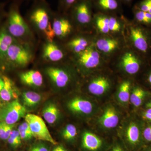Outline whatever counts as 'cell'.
<instances>
[{"mask_svg":"<svg viewBox=\"0 0 151 151\" xmlns=\"http://www.w3.org/2000/svg\"><path fill=\"white\" fill-rule=\"evenodd\" d=\"M78 61L80 65L85 68H94L100 63V54L93 46H88L79 53Z\"/></svg>","mask_w":151,"mask_h":151,"instance_id":"52a82bcc","label":"cell"},{"mask_svg":"<svg viewBox=\"0 0 151 151\" xmlns=\"http://www.w3.org/2000/svg\"><path fill=\"white\" fill-rule=\"evenodd\" d=\"M18 130L20 136L22 139L29 140L31 139L33 137L32 134L29 133L27 131H26L22 127L21 125H20L18 127Z\"/></svg>","mask_w":151,"mask_h":151,"instance_id":"d6a6232c","label":"cell"},{"mask_svg":"<svg viewBox=\"0 0 151 151\" xmlns=\"http://www.w3.org/2000/svg\"><path fill=\"white\" fill-rule=\"evenodd\" d=\"M96 5L99 9L105 11H114L119 9L118 0H95Z\"/></svg>","mask_w":151,"mask_h":151,"instance_id":"d4e9b609","label":"cell"},{"mask_svg":"<svg viewBox=\"0 0 151 151\" xmlns=\"http://www.w3.org/2000/svg\"><path fill=\"white\" fill-rule=\"evenodd\" d=\"M46 73L52 82L59 88L65 87L70 80L68 73L58 68L49 67L46 69Z\"/></svg>","mask_w":151,"mask_h":151,"instance_id":"9c48e42d","label":"cell"},{"mask_svg":"<svg viewBox=\"0 0 151 151\" xmlns=\"http://www.w3.org/2000/svg\"><path fill=\"white\" fill-rule=\"evenodd\" d=\"M135 17L138 21L145 23H149L147 19L146 18L145 12L141 10L137 11L135 14Z\"/></svg>","mask_w":151,"mask_h":151,"instance_id":"836d02e7","label":"cell"},{"mask_svg":"<svg viewBox=\"0 0 151 151\" xmlns=\"http://www.w3.org/2000/svg\"><path fill=\"white\" fill-rule=\"evenodd\" d=\"M111 151H125V150L119 145H116L113 147Z\"/></svg>","mask_w":151,"mask_h":151,"instance_id":"ab89813d","label":"cell"},{"mask_svg":"<svg viewBox=\"0 0 151 151\" xmlns=\"http://www.w3.org/2000/svg\"><path fill=\"white\" fill-rule=\"evenodd\" d=\"M53 14L45 0L34 1L28 13L30 21L37 29L44 35L48 41H53L55 37L51 23Z\"/></svg>","mask_w":151,"mask_h":151,"instance_id":"6da1fadb","label":"cell"},{"mask_svg":"<svg viewBox=\"0 0 151 151\" xmlns=\"http://www.w3.org/2000/svg\"><path fill=\"white\" fill-rule=\"evenodd\" d=\"M25 108L16 99L0 108V122L14 125L26 115Z\"/></svg>","mask_w":151,"mask_h":151,"instance_id":"277c9868","label":"cell"},{"mask_svg":"<svg viewBox=\"0 0 151 151\" xmlns=\"http://www.w3.org/2000/svg\"><path fill=\"white\" fill-rule=\"evenodd\" d=\"M124 1L127 2H129L131 1L132 0H123Z\"/></svg>","mask_w":151,"mask_h":151,"instance_id":"c3c4849f","label":"cell"},{"mask_svg":"<svg viewBox=\"0 0 151 151\" xmlns=\"http://www.w3.org/2000/svg\"><path fill=\"white\" fill-rule=\"evenodd\" d=\"M24 118L25 122L29 125L33 137L38 140L47 141L54 145L57 144L41 117L35 114H27Z\"/></svg>","mask_w":151,"mask_h":151,"instance_id":"3957f363","label":"cell"},{"mask_svg":"<svg viewBox=\"0 0 151 151\" xmlns=\"http://www.w3.org/2000/svg\"><path fill=\"white\" fill-rule=\"evenodd\" d=\"M71 8L73 15L79 23L86 24L90 22L91 10L89 0H77Z\"/></svg>","mask_w":151,"mask_h":151,"instance_id":"8992f818","label":"cell"},{"mask_svg":"<svg viewBox=\"0 0 151 151\" xmlns=\"http://www.w3.org/2000/svg\"><path fill=\"white\" fill-rule=\"evenodd\" d=\"M52 151H67L63 147L61 146H58L55 148Z\"/></svg>","mask_w":151,"mask_h":151,"instance_id":"b9f144b4","label":"cell"},{"mask_svg":"<svg viewBox=\"0 0 151 151\" xmlns=\"http://www.w3.org/2000/svg\"><path fill=\"white\" fill-rule=\"evenodd\" d=\"M64 52L53 41L47 42L44 45L42 57L51 62H57L64 57Z\"/></svg>","mask_w":151,"mask_h":151,"instance_id":"30bf717a","label":"cell"},{"mask_svg":"<svg viewBox=\"0 0 151 151\" xmlns=\"http://www.w3.org/2000/svg\"><path fill=\"white\" fill-rule=\"evenodd\" d=\"M143 136L145 140L151 143V126L147 127L144 130Z\"/></svg>","mask_w":151,"mask_h":151,"instance_id":"e575fe53","label":"cell"},{"mask_svg":"<svg viewBox=\"0 0 151 151\" xmlns=\"http://www.w3.org/2000/svg\"><path fill=\"white\" fill-rule=\"evenodd\" d=\"M0 65H1V64H0Z\"/></svg>","mask_w":151,"mask_h":151,"instance_id":"f907efd6","label":"cell"},{"mask_svg":"<svg viewBox=\"0 0 151 151\" xmlns=\"http://www.w3.org/2000/svg\"><path fill=\"white\" fill-rule=\"evenodd\" d=\"M9 137L12 138L14 139H15L16 140L19 141V142H21L22 139L21 138L20 136L18 130H13L12 132H11Z\"/></svg>","mask_w":151,"mask_h":151,"instance_id":"d590c367","label":"cell"},{"mask_svg":"<svg viewBox=\"0 0 151 151\" xmlns=\"http://www.w3.org/2000/svg\"><path fill=\"white\" fill-rule=\"evenodd\" d=\"M30 151H49L48 149L43 145H37L33 146Z\"/></svg>","mask_w":151,"mask_h":151,"instance_id":"8d00e7d4","label":"cell"},{"mask_svg":"<svg viewBox=\"0 0 151 151\" xmlns=\"http://www.w3.org/2000/svg\"><path fill=\"white\" fill-rule=\"evenodd\" d=\"M131 35L135 47L143 52H147L148 45L142 31L137 28H132L131 29Z\"/></svg>","mask_w":151,"mask_h":151,"instance_id":"2e32d148","label":"cell"},{"mask_svg":"<svg viewBox=\"0 0 151 151\" xmlns=\"http://www.w3.org/2000/svg\"><path fill=\"white\" fill-rule=\"evenodd\" d=\"M52 22V30L55 36L62 38L67 36L71 32L72 25L70 21L57 13L53 14Z\"/></svg>","mask_w":151,"mask_h":151,"instance_id":"ba28073f","label":"cell"},{"mask_svg":"<svg viewBox=\"0 0 151 151\" xmlns=\"http://www.w3.org/2000/svg\"><path fill=\"white\" fill-rule=\"evenodd\" d=\"M103 141L97 135L89 132L83 134L82 139V147L89 151L99 150L103 146Z\"/></svg>","mask_w":151,"mask_h":151,"instance_id":"7c38bea8","label":"cell"},{"mask_svg":"<svg viewBox=\"0 0 151 151\" xmlns=\"http://www.w3.org/2000/svg\"><path fill=\"white\" fill-rule=\"evenodd\" d=\"M110 87V83L108 79L104 77L94 79L88 86L89 92L95 95H101L105 93Z\"/></svg>","mask_w":151,"mask_h":151,"instance_id":"e0dca14e","label":"cell"},{"mask_svg":"<svg viewBox=\"0 0 151 151\" xmlns=\"http://www.w3.org/2000/svg\"><path fill=\"white\" fill-rule=\"evenodd\" d=\"M145 96V91L140 88L137 87L134 89L130 95V100L135 107H139L142 103Z\"/></svg>","mask_w":151,"mask_h":151,"instance_id":"4316f807","label":"cell"},{"mask_svg":"<svg viewBox=\"0 0 151 151\" xmlns=\"http://www.w3.org/2000/svg\"><path fill=\"white\" fill-rule=\"evenodd\" d=\"M14 125L0 122V139L2 140H7L13 130Z\"/></svg>","mask_w":151,"mask_h":151,"instance_id":"f1b7e54d","label":"cell"},{"mask_svg":"<svg viewBox=\"0 0 151 151\" xmlns=\"http://www.w3.org/2000/svg\"><path fill=\"white\" fill-rule=\"evenodd\" d=\"M130 83L129 81H124L119 87L118 98L122 103H127L130 100Z\"/></svg>","mask_w":151,"mask_h":151,"instance_id":"484cf974","label":"cell"},{"mask_svg":"<svg viewBox=\"0 0 151 151\" xmlns=\"http://www.w3.org/2000/svg\"><path fill=\"white\" fill-rule=\"evenodd\" d=\"M58 108L54 104H49L44 108L42 113L44 119L49 124H54L59 116Z\"/></svg>","mask_w":151,"mask_h":151,"instance_id":"7402d4cb","label":"cell"},{"mask_svg":"<svg viewBox=\"0 0 151 151\" xmlns=\"http://www.w3.org/2000/svg\"><path fill=\"white\" fill-rule=\"evenodd\" d=\"M122 64L125 71L130 74L137 73L140 68L139 60L131 52H127L123 56Z\"/></svg>","mask_w":151,"mask_h":151,"instance_id":"9a60e30c","label":"cell"},{"mask_svg":"<svg viewBox=\"0 0 151 151\" xmlns=\"http://www.w3.org/2000/svg\"><path fill=\"white\" fill-rule=\"evenodd\" d=\"M22 98L25 105L32 107L40 102L41 97L36 92L29 91L23 93Z\"/></svg>","mask_w":151,"mask_h":151,"instance_id":"cb8c5ba5","label":"cell"},{"mask_svg":"<svg viewBox=\"0 0 151 151\" xmlns=\"http://www.w3.org/2000/svg\"><path fill=\"white\" fill-rule=\"evenodd\" d=\"M14 43V37L7 29H2L0 30V58L6 57L9 48Z\"/></svg>","mask_w":151,"mask_h":151,"instance_id":"ac0fdd59","label":"cell"},{"mask_svg":"<svg viewBox=\"0 0 151 151\" xmlns=\"http://www.w3.org/2000/svg\"><path fill=\"white\" fill-rule=\"evenodd\" d=\"M109 19L107 16L99 15L96 18L97 27L102 33L107 34L109 32Z\"/></svg>","mask_w":151,"mask_h":151,"instance_id":"83f0119b","label":"cell"},{"mask_svg":"<svg viewBox=\"0 0 151 151\" xmlns=\"http://www.w3.org/2000/svg\"><path fill=\"white\" fill-rule=\"evenodd\" d=\"M77 0H59V9L60 11L67 10L70 8Z\"/></svg>","mask_w":151,"mask_h":151,"instance_id":"4dcf8cb0","label":"cell"},{"mask_svg":"<svg viewBox=\"0 0 151 151\" xmlns=\"http://www.w3.org/2000/svg\"><path fill=\"white\" fill-rule=\"evenodd\" d=\"M7 141L9 144L14 147H17L21 144V142L14 139L10 137L8 139Z\"/></svg>","mask_w":151,"mask_h":151,"instance_id":"74e56055","label":"cell"},{"mask_svg":"<svg viewBox=\"0 0 151 151\" xmlns=\"http://www.w3.org/2000/svg\"><path fill=\"white\" fill-rule=\"evenodd\" d=\"M4 4H0V20L4 14Z\"/></svg>","mask_w":151,"mask_h":151,"instance_id":"60d3db41","label":"cell"},{"mask_svg":"<svg viewBox=\"0 0 151 151\" xmlns=\"http://www.w3.org/2000/svg\"><path fill=\"white\" fill-rule=\"evenodd\" d=\"M77 135V129L75 126L70 124L67 125L63 131V136L65 140H71Z\"/></svg>","mask_w":151,"mask_h":151,"instance_id":"f546056e","label":"cell"},{"mask_svg":"<svg viewBox=\"0 0 151 151\" xmlns=\"http://www.w3.org/2000/svg\"><path fill=\"white\" fill-rule=\"evenodd\" d=\"M126 139L130 145L136 147L141 142L139 130L137 124L132 122L129 125L126 133Z\"/></svg>","mask_w":151,"mask_h":151,"instance_id":"d6986e66","label":"cell"},{"mask_svg":"<svg viewBox=\"0 0 151 151\" xmlns=\"http://www.w3.org/2000/svg\"><path fill=\"white\" fill-rule=\"evenodd\" d=\"M13 2L16 3L17 4H20V3L22 2V1H25V0H13ZM34 1L35 0H33Z\"/></svg>","mask_w":151,"mask_h":151,"instance_id":"ee69618b","label":"cell"},{"mask_svg":"<svg viewBox=\"0 0 151 151\" xmlns=\"http://www.w3.org/2000/svg\"><path fill=\"white\" fill-rule=\"evenodd\" d=\"M68 45L74 52L79 54L87 48L88 42L84 38L78 37L70 41Z\"/></svg>","mask_w":151,"mask_h":151,"instance_id":"603a6c76","label":"cell"},{"mask_svg":"<svg viewBox=\"0 0 151 151\" xmlns=\"http://www.w3.org/2000/svg\"><path fill=\"white\" fill-rule=\"evenodd\" d=\"M20 78L24 84L29 86H40L43 83L41 73L36 70H30L22 73Z\"/></svg>","mask_w":151,"mask_h":151,"instance_id":"5bb4252c","label":"cell"},{"mask_svg":"<svg viewBox=\"0 0 151 151\" xmlns=\"http://www.w3.org/2000/svg\"><path fill=\"white\" fill-rule=\"evenodd\" d=\"M7 30L14 37H26L30 33L29 28L20 12L19 4L13 2L7 14Z\"/></svg>","mask_w":151,"mask_h":151,"instance_id":"7a4b0ae2","label":"cell"},{"mask_svg":"<svg viewBox=\"0 0 151 151\" xmlns=\"http://www.w3.org/2000/svg\"><path fill=\"white\" fill-rule=\"evenodd\" d=\"M109 28L112 32H118L121 28V25L117 19L113 17H109Z\"/></svg>","mask_w":151,"mask_h":151,"instance_id":"1f68e13d","label":"cell"},{"mask_svg":"<svg viewBox=\"0 0 151 151\" xmlns=\"http://www.w3.org/2000/svg\"><path fill=\"white\" fill-rule=\"evenodd\" d=\"M119 117L116 109L113 107H109L105 110L100 117L99 122L102 126L106 129H113L119 123Z\"/></svg>","mask_w":151,"mask_h":151,"instance_id":"8fae6325","label":"cell"},{"mask_svg":"<svg viewBox=\"0 0 151 151\" xmlns=\"http://www.w3.org/2000/svg\"><path fill=\"white\" fill-rule=\"evenodd\" d=\"M143 117L144 119L151 122V108H149L143 113Z\"/></svg>","mask_w":151,"mask_h":151,"instance_id":"f35d334b","label":"cell"},{"mask_svg":"<svg viewBox=\"0 0 151 151\" xmlns=\"http://www.w3.org/2000/svg\"><path fill=\"white\" fill-rule=\"evenodd\" d=\"M147 151H151V149H150V150H148Z\"/></svg>","mask_w":151,"mask_h":151,"instance_id":"681fc988","label":"cell"},{"mask_svg":"<svg viewBox=\"0 0 151 151\" xmlns=\"http://www.w3.org/2000/svg\"><path fill=\"white\" fill-rule=\"evenodd\" d=\"M148 81L149 82H150V83L151 84V73H150V76H149Z\"/></svg>","mask_w":151,"mask_h":151,"instance_id":"bcb514c9","label":"cell"},{"mask_svg":"<svg viewBox=\"0 0 151 151\" xmlns=\"http://www.w3.org/2000/svg\"><path fill=\"white\" fill-rule=\"evenodd\" d=\"M147 107L149 108H151V102H149V103H147Z\"/></svg>","mask_w":151,"mask_h":151,"instance_id":"f6af8a7d","label":"cell"},{"mask_svg":"<svg viewBox=\"0 0 151 151\" xmlns=\"http://www.w3.org/2000/svg\"><path fill=\"white\" fill-rule=\"evenodd\" d=\"M6 57L17 65L24 66L30 62L33 55L31 52L26 47L14 43L9 48Z\"/></svg>","mask_w":151,"mask_h":151,"instance_id":"5b68a950","label":"cell"},{"mask_svg":"<svg viewBox=\"0 0 151 151\" xmlns=\"http://www.w3.org/2000/svg\"><path fill=\"white\" fill-rule=\"evenodd\" d=\"M4 81V86L0 92V98L3 101L9 102L14 97V89L13 84L8 77H3Z\"/></svg>","mask_w":151,"mask_h":151,"instance_id":"ffe728a7","label":"cell"},{"mask_svg":"<svg viewBox=\"0 0 151 151\" xmlns=\"http://www.w3.org/2000/svg\"><path fill=\"white\" fill-rule=\"evenodd\" d=\"M119 43L116 40L111 39H100L97 41L96 45L97 48L105 53H109L116 49Z\"/></svg>","mask_w":151,"mask_h":151,"instance_id":"44dd1931","label":"cell"},{"mask_svg":"<svg viewBox=\"0 0 151 151\" xmlns=\"http://www.w3.org/2000/svg\"><path fill=\"white\" fill-rule=\"evenodd\" d=\"M68 107L73 112L84 114H90L93 110V105L91 102L81 98L71 100L68 103Z\"/></svg>","mask_w":151,"mask_h":151,"instance_id":"4fadbf2b","label":"cell"},{"mask_svg":"<svg viewBox=\"0 0 151 151\" xmlns=\"http://www.w3.org/2000/svg\"><path fill=\"white\" fill-rule=\"evenodd\" d=\"M148 12L151 14V0L150 1V9H149Z\"/></svg>","mask_w":151,"mask_h":151,"instance_id":"7dc6e473","label":"cell"},{"mask_svg":"<svg viewBox=\"0 0 151 151\" xmlns=\"http://www.w3.org/2000/svg\"><path fill=\"white\" fill-rule=\"evenodd\" d=\"M4 81L3 78H1L0 77V92L2 89L3 87L4 86Z\"/></svg>","mask_w":151,"mask_h":151,"instance_id":"7bdbcfd3","label":"cell"}]
</instances>
